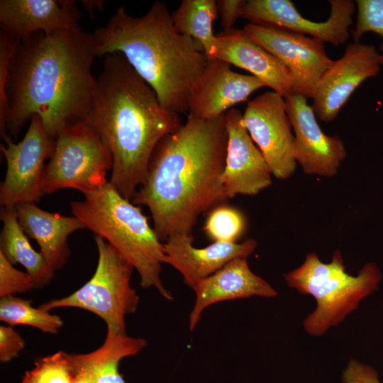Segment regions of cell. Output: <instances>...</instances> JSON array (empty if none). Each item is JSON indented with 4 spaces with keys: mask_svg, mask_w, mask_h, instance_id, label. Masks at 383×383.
Masks as SVG:
<instances>
[{
    "mask_svg": "<svg viewBox=\"0 0 383 383\" xmlns=\"http://www.w3.org/2000/svg\"><path fill=\"white\" fill-rule=\"evenodd\" d=\"M96 57L94 35L82 28L38 32L20 40L9 72L7 134L17 137L35 115L55 140L65 128L84 121L94 94Z\"/></svg>",
    "mask_w": 383,
    "mask_h": 383,
    "instance_id": "6da1fadb",
    "label": "cell"
},
{
    "mask_svg": "<svg viewBox=\"0 0 383 383\" xmlns=\"http://www.w3.org/2000/svg\"><path fill=\"white\" fill-rule=\"evenodd\" d=\"M227 143L225 114L213 120L188 115L185 124L159 141L131 201L148 208L160 241L192 235L199 216L226 199Z\"/></svg>",
    "mask_w": 383,
    "mask_h": 383,
    "instance_id": "7a4b0ae2",
    "label": "cell"
},
{
    "mask_svg": "<svg viewBox=\"0 0 383 383\" xmlns=\"http://www.w3.org/2000/svg\"><path fill=\"white\" fill-rule=\"evenodd\" d=\"M85 121L111 153L109 182L130 201L145 179L159 141L182 125L179 114L161 105L155 91L118 52L105 56Z\"/></svg>",
    "mask_w": 383,
    "mask_h": 383,
    "instance_id": "3957f363",
    "label": "cell"
},
{
    "mask_svg": "<svg viewBox=\"0 0 383 383\" xmlns=\"http://www.w3.org/2000/svg\"><path fill=\"white\" fill-rule=\"evenodd\" d=\"M92 34L97 56L122 54L165 109L178 114L188 111L191 89L208 59L197 41L177 32L164 2L155 1L140 17L120 6Z\"/></svg>",
    "mask_w": 383,
    "mask_h": 383,
    "instance_id": "277c9868",
    "label": "cell"
},
{
    "mask_svg": "<svg viewBox=\"0 0 383 383\" xmlns=\"http://www.w3.org/2000/svg\"><path fill=\"white\" fill-rule=\"evenodd\" d=\"M71 202V211L94 235L103 238L135 269L143 289L157 290L173 299L160 274L165 263L164 243L151 228L140 208L124 198L109 182L101 189Z\"/></svg>",
    "mask_w": 383,
    "mask_h": 383,
    "instance_id": "5b68a950",
    "label": "cell"
},
{
    "mask_svg": "<svg viewBox=\"0 0 383 383\" xmlns=\"http://www.w3.org/2000/svg\"><path fill=\"white\" fill-rule=\"evenodd\" d=\"M381 279L382 273L374 262L365 264L357 276L348 274L339 250L329 263L311 252L301 266L285 275L290 287L315 298L316 309L305 318L304 327L316 336L343 321L362 299L378 289Z\"/></svg>",
    "mask_w": 383,
    "mask_h": 383,
    "instance_id": "8992f818",
    "label": "cell"
},
{
    "mask_svg": "<svg viewBox=\"0 0 383 383\" xmlns=\"http://www.w3.org/2000/svg\"><path fill=\"white\" fill-rule=\"evenodd\" d=\"M98 262L92 277L71 294L39 307L50 311L62 307L87 310L118 333H126V316L135 312L139 296L131 285L133 267L103 238L94 235Z\"/></svg>",
    "mask_w": 383,
    "mask_h": 383,
    "instance_id": "52a82bcc",
    "label": "cell"
},
{
    "mask_svg": "<svg viewBox=\"0 0 383 383\" xmlns=\"http://www.w3.org/2000/svg\"><path fill=\"white\" fill-rule=\"evenodd\" d=\"M113 167L111 153L84 121L62 130L55 139L52 157L42 180L44 194L72 188L84 194L103 188Z\"/></svg>",
    "mask_w": 383,
    "mask_h": 383,
    "instance_id": "ba28073f",
    "label": "cell"
},
{
    "mask_svg": "<svg viewBox=\"0 0 383 383\" xmlns=\"http://www.w3.org/2000/svg\"><path fill=\"white\" fill-rule=\"evenodd\" d=\"M1 151L6 161V172L0 186L2 207H15L21 203H38L44 195L42 180L45 161L55 150V140L46 132L40 118L30 120L23 139L14 143L9 134L4 136Z\"/></svg>",
    "mask_w": 383,
    "mask_h": 383,
    "instance_id": "9c48e42d",
    "label": "cell"
},
{
    "mask_svg": "<svg viewBox=\"0 0 383 383\" xmlns=\"http://www.w3.org/2000/svg\"><path fill=\"white\" fill-rule=\"evenodd\" d=\"M243 30L289 70L292 94L312 98L318 81L333 62L326 52L324 43L305 35L251 23L245 25Z\"/></svg>",
    "mask_w": 383,
    "mask_h": 383,
    "instance_id": "30bf717a",
    "label": "cell"
},
{
    "mask_svg": "<svg viewBox=\"0 0 383 383\" xmlns=\"http://www.w3.org/2000/svg\"><path fill=\"white\" fill-rule=\"evenodd\" d=\"M243 121L272 174L279 179L290 177L297 163L284 97L273 91L257 96L248 102Z\"/></svg>",
    "mask_w": 383,
    "mask_h": 383,
    "instance_id": "8fae6325",
    "label": "cell"
},
{
    "mask_svg": "<svg viewBox=\"0 0 383 383\" xmlns=\"http://www.w3.org/2000/svg\"><path fill=\"white\" fill-rule=\"evenodd\" d=\"M331 13L324 21L305 18L289 0H248L241 17L251 23L272 26L309 35L339 46L350 38L349 29L356 4L352 0H330Z\"/></svg>",
    "mask_w": 383,
    "mask_h": 383,
    "instance_id": "7c38bea8",
    "label": "cell"
},
{
    "mask_svg": "<svg viewBox=\"0 0 383 383\" xmlns=\"http://www.w3.org/2000/svg\"><path fill=\"white\" fill-rule=\"evenodd\" d=\"M379 52L372 44L353 42L322 75L311 98V107L325 123L334 121L358 87L381 71Z\"/></svg>",
    "mask_w": 383,
    "mask_h": 383,
    "instance_id": "4fadbf2b",
    "label": "cell"
},
{
    "mask_svg": "<svg viewBox=\"0 0 383 383\" xmlns=\"http://www.w3.org/2000/svg\"><path fill=\"white\" fill-rule=\"evenodd\" d=\"M285 99L287 113L294 133V157L304 173L335 176L347 152L341 138L321 130L316 116L304 96L292 94Z\"/></svg>",
    "mask_w": 383,
    "mask_h": 383,
    "instance_id": "5bb4252c",
    "label": "cell"
},
{
    "mask_svg": "<svg viewBox=\"0 0 383 383\" xmlns=\"http://www.w3.org/2000/svg\"><path fill=\"white\" fill-rule=\"evenodd\" d=\"M228 133L222 183L226 199L254 196L272 184V173L243 121V113L231 109L225 113Z\"/></svg>",
    "mask_w": 383,
    "mask_h": 383,
    "instance_id": "9a60e30c",
    "label": "cell"
},
{
    "mask_svg": "<svg viewBox=\"0 0 383 383\" xmlns=\"http://www.w3.org/2000/svg\"><path fill=\"white\" fill-rule=\"evenodd\" d=\"M230 65L218 59L208 60L191 89L188 115L202 120L218 118L227 109L246 101L254 91L265 87L256 77L233 72Z\"/></svg>",
    "mask_w": 383,
    "mask_h": 383,
    "instance_id": "2e32d148",
    "label": "cell"
},
{
    "mask_svg": "<svg viewBox=\"0 0 383 383\" xmlns=\"http://www.w3.org/2000/svg\"><path fill=\"white\" fill-rule=\"evenodd\" d=\"M73 0H1V31L21 40L38 32L81 29Z\"/></svg>",
    "mask_w": 383,
    "mask_h": 383,
    "instance_id": "e0dca14e",
    "label": "cell"
},
{
    "mask_svg": "<svg viewBox=\"0 0 383 383\" xmlns=\"http://www.w3.org/2000/svg\"><path fill=\"white\" fill-rule=\"evenodd\" d=\"M193 242V235H177L164 243L165 263L176 269L192 289L231 260L247 258L257 245L255 240L250 238L241 243L214 242L197 248Z\"/></svg>",
    "mask_w": 383,
    "mask_h": 383,
    "instance_id": "ac0fdd59",
    "label": "cell"
},
{
    "mask_svg": "<svg viewBox=\"0 0 383 383\" xmlns=\"http://www.w3.org/2000/svg\"><path fill=\"white\" fill-rule=\"evenodd\" d=\"M195 301L189 316L190 331L194 330L206 308L227 300L253 296L271 298L277 292L250 270L247 258H235L201 280L194 289Z\"/></svg>",
    "mask_w": 383,
    "mask_h": 383,
    "instance_id": "d6986e66",
    "label": "cell"
},
{
    "mask_svg": "<svg viewBox=\"0 0 383 383\" xmlns=\"http://www.w3.org/2000/svg\"><path fill=\"white\" fill-rule=\"evenodd\" d=\"M216 59L245 70L273 91L286 98L292 94L289 70L277 57L252 41L245 31L233 28L216 35Z\"/></svg>",
    "mask_w": 383,
    "mask_h": 383,
    "instance_id": "ffe728a7",
    "label": "cell"
},
{
    "mask_svg": "<svg viewBox=\"0 0 383 383\" xmlns=\"http://www.w3.org/2000/svg\"><path fill=\"white\" fill-rule=\"evenodd\" d=\"M15 209L25 234L37 241L40 252L55 272L61 270L70 255L68 237L85 228L83 223L75 216L43 210L33 202L18 204Z\"/></svg>",
    "mask_w": 383,
    "mask_h": 383,
    "instance_id": "44dd1931",
    "label": "cell"
},
{
    "mask_svg": "<svg viewBox=\"0 0 383 383\" xmlns=\"http://www.w3.org/2000/svg\"><path fill=\"white\" fill-rule=\"evenodd\" d=\"M3 228L0 235V252L12 265L19 263L30 276L35 289L48 284L55 271L40 252H36L18 221L15 207H2L0 214Z\"/></svg>",
    "mask_w": 383,
    "mask_h": 383,
    "instance_id": "7402d4cb",
    "label": "cell"
},
{
    "mask_svg": "<svg viewBox=\"0 0 383 383\" xmlns=\"http://www.w3.org/2000/svg\"><path fill=\"white\" fill-rule=\"evenodd\" d=\"M146 345L143 338L118 333L107 328L105 340L99 348L77 356L90 372L94 383H126L118 371L121 360L137 355Z\"/></svg>",
    "mask_w": 383,
    "mask_h": 383,
    "instance_id": "603a6c76",
    "label": "cell"
},
{
    "mask_svg": "<svg viewBox=\"0 0 383 383\" xmlns=\"http://www.w3.org/2000/svg\"><path fill=\"white\" fill-rule=\"evenodd\" d=\"M218 16L215 0H183L171 18L177 33L194 39L207 59L214 60L218 41L212 27Z\"/></svg>",
    "mask_w": 383,
    "mask_h": 383,
    "instance_id": "cb8c5ba5",
    "label": "cell"
},
{
    "mask_svg": "<svg viewBox=\"0 0 383 383\" xmlns=\"http://www.w3.org/2000/svg\"><path fill=\"white\" fill-rule=\"evenodd\" d=\"M32 301L15 296L1 297L0 320L9 326L25 325L56 334L63 325L60 316L31 305Z\"/></svg>",
    "mask_w": 383,
    "mask_h": 383,
    "instance_id": "d4e9b609",
    "label": "cell"
},
{
    "mask_svg": "<svg viewBox=\"0 0 383 383\" xmlns=\"http://www.w3.org/2000/svg\"><path fill=\"white\" fill-rule=\"evenodd\" d=\"M74 371L70 353L58 351L40 357L25 372L21 383H74Z\"/></svg>",
    "mask_w": 383,
    "mask_h": 383,
    "instance_id": "484cf974",
    "label": "cell"
},
{
    "mask_svg": "<svg viewBox=\"0 0 383 383\" xmlns=\"http://www.w3.org/2000/svg\"><path fill=\"white\" fill-rule=\"evenodd\" d=\"M243 216L237 209L222 206L210 213L204 230L214 242L236 243L245 228Z\"/></svg>",
    "mask_w": 383,
    "mask_h": 383,
    "instance_id": "4316f807",
    "label": "cell"
},
{
    "mask_svg": "<svg viewBox=\"0 0 383 383\" xmlns=\"http://www.w3.org/2000/svg\"><path fill=\"white\" fill-rule=\"evenodd\" d=\"M356 23L352 35L354 42H360L367 33L380 36L382 43L379 48V60L383 67V0H357Z\"/></svg>",
    "mask_w": 383,
    "mask_h": 383,
    "instance_id": "83f0119b",
    "label": "cell"
},
{
    "mask_svg": "<svg viewBox=\"0 0 383 383\" xmlns=\"http://www.w3.org/2000/svg\"><path fill=\"white\" fill-rule=\"evenodd\" d=\"M20 40L0 32V134L3 138L7 135L5 124L8 112L6 88L10 63Z\"/></svg>",
    "mask_w": 383,
    "mask_h": 383,
    "instance_id": "f1b7e54d",
    "label": "cell"
},
{
    "mask_svg": "<svg viewBox=\"0 0 383 383\" xmlns=\"http://www.w3.org/2000/svg\"><path fill=\"white\" fill-rule=\"evenodd\" d=\"M35 289L30 276L13 267L0 252V296H13Z\"/></svg>",
    "mask_w": 383,
    "mask_h": 383,
    "instance_id": "f546056e",
    "label": "cell"
},
{
    "mask_svg": "<svg viewBox=\"0 0 383 383\" xmlns=\"http://www.w3.org/2000/svg\"><path fill=\"white\" fill-rule=\"evenodd\" d=\"M25 347L22 336L11 326H0V362L7 363L18 357Z\"/></svg>",
    "mask_w": 383,
    "mask_h": 383,
    "instance_id": "4dcf8cb0",
    "label": "cell"
},
{
    "mask_svg": "<svg viewBox=\"0 0 383 383\" xmlns=\"http://www.w3.org/2000/svg\"><path fill=\"white\" fill-rule=\"evenodd\" d=\"M343 383H382L372 367L351 360L342 375Z\"/></svg>",
    "mask_w": 383,
    "mask_h": 383,
    "instance_id": "1f68e13d",
    "label": "cell"
},
{
    "mask_svg": "<svg viewBox=\"0 0 383 383\" xmlns=\"http://www.w3.org/2000/svg\"><path fill=\"white\" fill-rule=\"evenodd\" d=\"M245 0H218L216 1L218 13L221 18L223 30L233 28V25L238 18L241 17Z\"/></svg>",
    "mask_w": 383,
    "mask_h": 383,
    "instance_id": "d6a6232c",
    "label": "cell"
},
{
    "mask_svg": "<svg viewBox=\"0 0 383 383\" xmlns=\"http://www.w3.org/2000/svg\"><path fill=\"white\" fill-rule=\"evenodd\" d=\"M74 371V383H94L90 372L78 359L77 354H70Z\"/></svg>",
    "mask_w": 383,
    "mask_h": 383,
    "instance_id": "836d02e7",
    "label": "cell"
},
{
    "mask_svg": "<svg viewBox=\"0 0 383 383\" xmlns=\"http://www.w3.org/2000/svg\"><path fill=\"white\" fill-rule=\"evenodd\" d=\"M82 5L85 10H87L89 14L93 15L94 11L96 9H102L104 4V1H82Z\"/></svg>",
    "mask_w": 383,
    "mask_h": 383,
    "instance_id": "e575fe53",
    "label": "cell"
}]
</instances>
